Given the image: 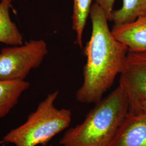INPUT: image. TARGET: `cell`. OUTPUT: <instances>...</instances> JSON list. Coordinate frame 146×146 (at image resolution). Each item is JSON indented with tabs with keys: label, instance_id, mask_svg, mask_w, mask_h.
Instances as JSON below:
<instances>
[{
	"label": "cell",
	"instance_id": "obj_1",
	"mask_svg": "<svg viewBox=\"0 0 146 146\" xmlns=\"http://www.w3.org/2000/svg\"><path fill=\"white\" fill-rule=\"evenodd\" d=\"M92 25L90 39L84 49L87 62L84 80L76 94L78 102L97 104L111 87L125 66L128 49L113 36L104 10L94 3L90 11Z\"/></svg>",
	"mask_w": 146,
	"mask_h": 146
},
{
	"label": "cell",
	"instance_id": "obj_2",
	"mask_svg": "<svg viewBox=\"0 0 146 146\" xmlns=\"http://www.w3.org/2000/svg\"><path fill=\"white\" fill-rule=\"evenodd\" d=\"M84 121L69 129L60 143L63 146H110L129 113L125 92L119 86L102 99Z\"/></svg>",
	"mask_w": 146,
	"mask_h": 146
},
{
	"label": "cell",
	"instance_id": "obj_3",
	"mask_svg": "<svg viewBox=\"0 0 146 146\" xmlns=\"http://www.w3.org/2000/svg\"><path fill=\"white\" fill-rule=\"evenodd\" d=\"M58 92L48 95L26 121L12 129L0 141L15 146H45L52 138L67 128L72 121V113L67 109L58 110L54 102Z\"/></svg>",
	"mask_w": 146,
	"mask_h": 146
},
{
	"label": "cell",
	"instance_id": "obj_4",
	"mask_svg": "<svg viewBox=\"0 0 146 146\" xmlns=\"http://www.w3.org/2000/svg\"><path fill=\"white\" fill-rule=\"evenodd\" d=\"M47 54V43L42 40L2 49L0 52V80H24L32 69L41 64Z\"/></svg>",
	"mask_w": 146,
	"mask_h": 146
},
{
	"label": "cell",
	"instance_id": "obj_5",
	"mask_svg": "<svg viewBox=\"0 0 146 146\" xmlns=\"http://www.w3.org/2000/svg\"><path fill=\"white\" fill-rule=\"evenodd\" d=\"M119 86L129 102V113H146V52H128Z\"/></svg>",
	"mask_w": 146,
	"mask_h": 146
},
{
	"label": "cell",
	"instance_id": "obj_6",
	"mask_svg": "<svg viewBox=\"0 0 146 146\" xmlns=\"http://www.w3.org/2000/svg\"><path fill=\"white\" fill-rule=\"evenodd\" d=\"M110 146H146V113H128Z\"/></svg>",
	"mask_w": 146,
	"mask_h": 146
},
{
	"label": "cell",
	"instance_id": "obj_7",
	"mask_svg": "<svg viewBox=\"0 0 146 146\" xmlns=\"http://www.w3.org/2000/svg\"><path fill=\"white\" fill-rule=\"evenodd\" d=\"M113 36L127 46L129 52H146V16L131 22L114 25L111 30Z\"/></svg>",
	"mask_w": 146,
	"mask_h": 146
},
{
	"label": "cell",
	"instance_id": "obj_8",
	"mask_svg": "<svg viewBox=\"0 0 146 146\" xmlns=\"http://www.w3.org/2000/svg\"><path fill=\"white\" fill-rule=\"evenodd\" d=\"M30 86L25 80H0V119L7 115Z\"/></svg>",
	"mask_w": 146,
	"mask_h": 146
},
{
	"label": "cell",
	"instance_id": "obj_9",
	"mask_svg": "<svg viewBox=\"0 0 146 146\" xmlns=\"http://www.w3.org/2000/svg\"><path fill=\"white\" fill-rule=\"evenodd\" d=\"M13 0L0 3V42L13 46L22 45L23 38L15 23L11 20L9 9Z\"/></svg>",
	"mask_w": 146,
	"mask_h": 146
},
{
	"label": "cell",
	"instance_id": "obj_10",
	"mask_svg": "<svg viewBox=\"0 0 146 146\" xmlns=\"http://www.w3.org/2000/svg\"><path fill=\"white\" fill-rule=\"evenodd\" d=\"M146 15V0H123L120 9L114 11L111 20L114 25L131 22Z\"/></svg>",
	"mask_w": 146,
	"mask_h": 146
},
{
	"label": "cell",
	"instance_id": "obj_11",
	"mask_svg": "<svg viewBox=\"0 0 146 146\" xmlns=\"http://www.w3.org/2000/svg\"><path fill=\"white\" fill-rule=\"evenodd\" d=\"M92 0H73V29L76 34V43L82 47V39L86 21L90 14Z\"/></svg>",
	"mask_w": 146,
	"mask_h": 146
},
{
	"label": "cell",
	"instance_id": "obj_12",
	"mask_svg": "<svg viewBox=\"0 0 146 146\" xmlns=\"http://www.w3.org/2000/svg\"><path fill=\"white\" fill-rule=\"evenodd\" d=\"M95 3H97L104 10L109 21L111 20L112 14L114 11V7L115 0H94Z\"/></svg>",
	"mask_w": 146,
	"mask_h": 146
},
{
	"label": "cell",
	"instance_id": "obj_13",
	"mask_svg": "<svg viewBox=\"0 0 146 146\" xmlns=\"http://www.w3.org/2000/svg\"></svg>",
	"mask_w": 146,
	"mask_h": 146
},
{
	"label": "cell",
	"instance_id": "obj_14",
	"mask_svg": "<svg viewBox=\"0 0 146 146\" xmlns=\"http://www.w3.org/2000/svg\"></svg>",
	"mask_w": 146,
	"mask_h": 146
}]
</instances>
